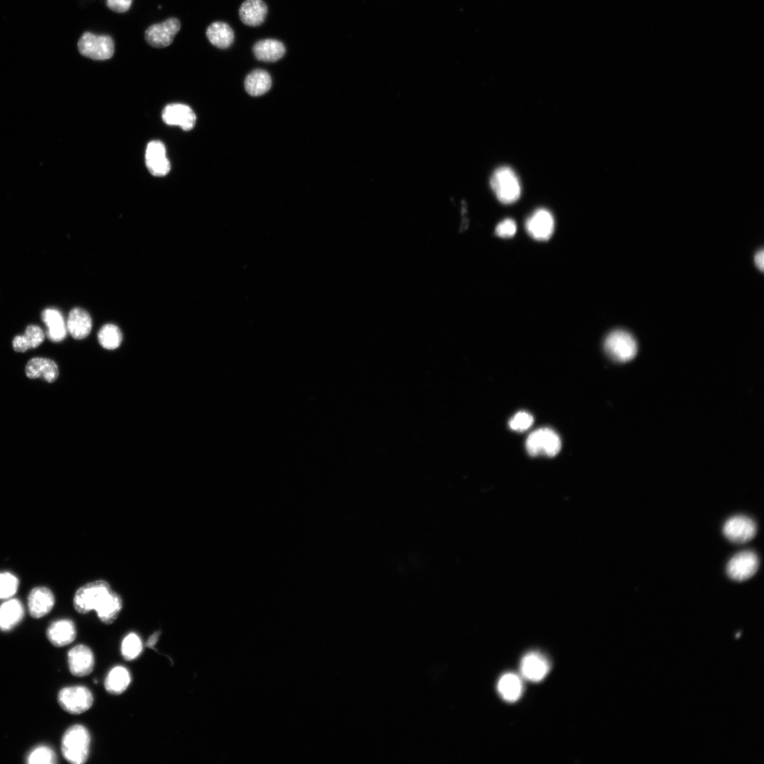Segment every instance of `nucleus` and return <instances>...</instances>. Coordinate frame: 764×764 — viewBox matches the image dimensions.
<instances>
[{
	"label": "nucleus",
	"mask_w": 764,
	"mask_h": 764,
	"mask_svg": "<svg viewBox=\"0 0 764 764\" xmlns=\"http://www.w3.org/2000/svg\"><path fill=\"white\" fill-rule=\"evenodd\" d=\"M74 607L81 614L93 610L101 622L109 625L119 615L122 601L107 581L97 580L83 585L76 591L74 597Z\"/></svg>",
	"instance_id": "1"
},
{
	"label": "nucleus",
	"mask_w": 764,
	"mask_h": 764,
	"mask_svg": "<svg viewBox=\"0 0 764 764\" xmlns=\"http://www.w3.org/2000/svg\"><path fill=\"white\" fill-rule=\"evenodd\" d=\"M91 735L81 724L69 727L61 741V751L64 759L71 764H83L90 754Z\"/></svg>",
	"instance_id": "2"
},
{
	"label": "nucleus",
	"mask_w": 764,
	"mask_h": 764,
	"mask_svg": "<svg viewBox=\"0 0 764 764\" xmlns=\"http://www.w3.org/2000/svg\"><path fill=\"white\" fill-rule=\"evenodd\" d=\"M490 187L502 203L511 204L521 195V184L515 172L508 166L497 168L492 173Z\"/></svg>",
	"instance_id": "3"
},
{
	"label": "nucleus",
	"mask_w": 764,
	"mask_h": 764,
	"mask_svg": "<svg viewBox=\"0 0 764 764\" xmlns=\"http://www.w3.org/2000/svg\"><path fill=\"white\" fill-rule=\"evenodd\" d=\"M604 349L613 360L625 362L631 360L637 352V344L634 337L624 330H615L606 337Z\"/></svg>",
	"instance_id": "4"
},
{
	"label": "nucleus",
	"mask_w": 764,
	"mask_h": 764,
	"mask_svg": "<svg viewBox=\"0 0 764 764\" xmlns=\"http://www.w3.org/2000/svg\"><path fill=\"white\" fill-rule=\"evenodd\" d=\"M57 701L65 712L71 714H79L92 707L93 696L91 691L85 686H68L59 691Z\"/></svg>",
	"instance_id": "5"
},
{
	"label": "nucleus",
	"mask_w": 764,
	"mask_h": 764,
	"mask_svg": "<svg viewBox=\"0 0 764 764\" xmlns=\"http://www.w3.org/2000/svg\"><path fill=\"white\" fill-rule=\"evenodd\" d=\"M527 452L531 456L553 457L561 448L558 434L550 428H540L531 432L526 441Z\"/></svg>",
	"instance_id": "6"
},
{
	"label": "nucleus",
	"mask_w": 764,
	"mask_h": 764,
	"mask_svg": "<svg viewBox=\"0 0 764 764\" xmlns=\"http://www.w3.org/2000/svg\"><path fill=\"white\" fill-rule=\"evenodd\" d=\"M79 52L94 60H105L114 54V41L109 35L85 32L78 42Z\"/></svg>",
	"instance_id": "7"
},
{
	"label": "nucleus",
	"mask_w": 764,
	"mask_h": 764,
	"mask_svg": "<svg viewBox=\"0 0 764 764\" xmlns=\"http://www.w3.org/2000/svg\"><path fill=\"white\" fill-rule=\"evenodd\" d=\"M758 565L756 554L751 550H744L730 559L727 565V573L731 579L741 581L753 576Z\"/></svg>",
	"instance_id": "8"
},
{
	"label": "nucleus",
	"mask_w": 764,
	"mask_h": 764,
	"mask_svg": "<svg viewBox=\"0 0 764 764\" xmlns=\"http://www.w3.org/2000/svg\"><path fill=\"white\" fill-rule=\"evenodd\" d=\"M180 29V22L176 18L153 24L145 30V40L151 47L163 48L170 45Z\"/></svg>",
	"instance_id": "9"
},
{
	"label": "nucleus",
	"mask_w": 764,
	"mask_h": 764,
	"mask_svg": "<svg viewBox=\"0 0 764 764\" xmlns=\"http://www.w3.org/2000/svg\"><path fill=\"white\" fill-rule=\"evenodd\" d=\"M723 533L725 537L735 543H743L751 540L756 533V525L753 519L743 516H734L724 523Z\"/></svg>",
	"instance_id": "10"
},
{
	"label": "nucleus",
	"mask_w": 764,
	"mask_h": 764,
	"mask_svg": "<svg viewBox=\"0 0 764 764\" xmlns=\"http://www.w3.org/2000/svg\"><path fill=\"white\" fill-rule=\"evenodd\" d=\"M526 228L528 234L534 239L548 240L554 231L553 216L545 209H538L527 219Z\"/></svg>",
	"instance_id": "11"
},
{
	"label": "nucleus",
	"mask_w": 764,
	"mask_h": 764,
	"mask_svg": "<svg viewBox=\"0 0 764 764\" xmlns=\"http://www.w3.org/2000/svg\"><path fill=\"white\" fill-rule=\"evenodd\" d=\"M67 660L71 673L77 677L88 676L94 668V655L85 644L72 647L67 654Z\"/></svg>",
	"instance_id": "12"
},
{
	"label": "nucleus",
	"mask_w": 764,
	"mask_h": 764,
	"mask_svg": "<svg viewBox=\"0 0 764 764\" xmlns=\"http://www.w3.org/2000/svg\"><path fill=\"white\" fill-rule=\"evenodd\" d=\"M145 161L148 170L153 175L163 176L170 171V164L166 156V148L160 141H152L148 144Z\"/></svg>",
	"instance_id": "13"
},
{
	"label": "nucleus",
	"mask_w": 764,
	"mask_h": 764,
	"mask_svg": "<svg viewBox=\"0 0 764 764\" xmlns=\"http://www.w3.org/2000/svg\"><path fill=\"white\" fill-rule=\"evenodd\" d=\"M54 601V596L48 588H33L28 596V608L30 616L37 619L46 615L52 609Z\"/></svg>",
	"instance_id": "14"
},
{
	"label": "nucleus",
	"mask_w": 764,
	"mask_h": 764,
	"mask_svg": "<svg viewBox=\"0 0 764 764\" xmlns=\"http://www.w3.org/2000/svg\"><path fill=\"white\" fill-rule=\"evenodd\" d=\"M163 120L169 125L178 126L184 130H190L196 122V115L187 105L169 104L162 112Z\"/></svg>",
	"instance_id": "15"
},
{
	"label": "nucleus",
	"mask_w": 764,
	"mask_h": 764,
	"mask_svg": "<svg viewBox=\"0 0 764 764\" xmlns=\"http://www.w3.org/2000/svg\"><path fill=\"white\" fill-rule=\"evenodd\" d=\"M46 635L54 647H62L72 643L76 637L74 623L69 619H60L52 622L47 627Z\"/></svg>",
	"instance_id": "16"
},
{
	"label": "nucleus",
	"mask_w": 764,
	"mask_h": 764,
	"mask_svg": "<svg viewBox=\"0 0 764 764\" xmlns=\"http://www.w3.org/2000/svg\"><path fill=\"white\" fill-rule=\"evenodd\" d=\"M550 666L548 660L538 652H530L521 660V671L524 678L533 682L543 680L548 674Z\"/></svg>",
	"instance_id": "17"
},
{
	"label": "nucleus",
	"mask_w": 764,
	"mask_h": 764,
	"mask_svg": "<svg viewBox=\"0 0 764 764\" xmlns=\"http://www.w3.org/2000/svg\"><path fill=\"white\" fill-rule=\"evenodd\" d=\"M25 374L30 378H42L49 383H52L57 378L59 371L57 365L52 359L35 357L27 363Z\"/></svg>",
	"instance_id": "18"
},
{
	"label": "nucleus",
	"mask_w": 764,
	"mask_h": 764,
	"mask_svg": "<svg viewBox=\"0 0 764 764\" xmlns=\"http://www.w3.org/2000/svg\"><path fill=\"white\" fill-rule=\"evenodd\" d=\"M24 616V608L21 602L15 598H8L0 605V630L8 632L19 624Z\"/></svg>",
	"instance_id": "19"
},
{
	"label": "nucleus",
	"mask_w": 764,
	"mask_h": 764,
	"mask_svg": "<svg viewBox=\"0 0 764 764\" xmlns=\"http://www.w3.org/2000/svg\"><path fill=\"white\" fill-rule=\"evenodd\" d=\"M66 328L72 337L81 340L91 332L92 320L88 313L81 308H73L68 316Z\"/></svg>",
	"instance_id": "20"
},
{
	"label": "nucleus",
	"mask_w": 764,
	"mask_h": 764,
	"mask_svg": "<svg viewBox=\"0 0 764 764\" xmlns=\"http://www.w3.org/2000/svg\"><path fill=\"white\" fill-rule=\"evenodd\" d=\"M267 7L262 0H245L239 8L241 21L250 26L262 24L266 17Z\"/></svg>",
	"instance_id": "21"
},
{
	"label": "nucleus",
	"mask_w": 764,
	"mask_h": 764,
	"mask_svg": "<svg viewBox=\"0 0 764 764\" xmlns=\"http://www.w3.org/2000/svg\"><path fill=\"white\" fill-rule=\"evenodd\" d=\"M255 57L260 61L274 62L285 54L284 44L275 39H264L257 42L253 48Z\"/></svg>",
	"instance_id": "22"
},
{
	"label": "nucleus",
	"mask_w": 764,
	"mask_h": 764,
	"mask_svg": "<svg viewBox=\"0 0 764 764\" xmlns=\"http://www.w3.org/2000/svg\"><path fill=\"white\" fill-rule=\"evenodd\" d=\"M42 319L47 327V337L53 342L63 340L67 332L62 313L54 308H47L42 313Z\"/></svg>",
	"instance_id": "23"
},
{
	"label": "nucleus",
	"mask_w": 764,
	"mask_h": 764,
	"mask_svg": "<svg viewBox=\"0 0 764 764\" xmlns=\"http://www.w3.org/2000/svg\"><path fill=\"white\" fill-rule=\"evenodd\" d=\"M131 681V674L128 669L122 666H116L107 674L104 686L110 694L120 695L127 689Z\"/></svg>",
	"instance_id": "24"
},
{
	"label": "nucleus",
	"mask_w": 764,
	"mask_h": 764,
	"mask_svg": "<svg viewBox=\"0 0 764 764\" xmlns=\"http://www.w3.org/2000/svg\"><path fill=\"white\" fill-rule=\"evenodd\" d=\"M206 35L213 45L221 49L231 46L234 39L232 28L227 23L221 21L212 23L207 28Z\"/></svg>",
	"instance_id": "25"
},
{
	"label": "nucleus",
	"mask_w": 764,
	"mask_h": 764,
	"mask_svg": "<svg viewBox=\"0 0 764 764\" xmlns=\"http://www.w3.org/2000/svg\"><path fill=\"white\" fill-rule=\"evenodd\" d=\"M244 85L248 94L253 96H259L270 90L272 86V79L266 71L257 69L246 76Z\"/></svg>",
	"instance_id": "26"
},
{
	"label": "nucleus",
	"mask_w": 764,
	"mask_h": 764,
	"mask_svg": "<svg viewBox=\"0 0 764 764\" xmlns=\"http://www.w3.org/2000/svg\"><path fill=\"white\" fill-rule=\"evenodd\" d=\"M45 339L43 330L37 325H28L23 335H17L13 340L15 351L23 352L29 349L38 347Z\"/></svg>",
	"instance_id": "27"
},
{
	"label": "nucleus",
	"mask_w": 764,
	"mask_h": 764,
	"mask_svg": "<svg viewBox=\"0 0 764 764\" xmlns=\"http://www.w3.org/2000/svg\"><path fill=\"white\" fill-rule=\"evenodd\" d=\"M501 696L507 702H515L522 693V683L520 678L511 673L503 675L497 685Z\"/></svg>",
	"instance_id": "28"
},
{
	"label": "nucleus",
	"mask_w": 764,
	"mask_h": 764,
	"mask_svg": "<svg viewBox=\"0 0 764 764\" xmlns=\"http://www.w3.org/2000/svg\"><path fill=\"white\" fill-rule=\"evenodd\" d=\"M98 338L103 347L107 349H115L121 344L122 335L117 326L106 324L100 328Z\"/></svg>",
	"instance_id": "29"
},
{
	"label": "nucleus",
	"mask_w": 764,
	"mask_h": 764,
	"mask_svg": "<svg viewBox=\"0 0 764 764\" xmlns=\"http://www.w3.org/2000/svg\"><path fill=\"white\" fill-rule=\"evenodd\" d=\"M142 650V641L137 633L130 632L125 637L121 644V654L125 660H134L139 656Z\"/></svg>",
	"instance_id": "30"
},
{
	"label": "nucleus",
	"mask_w": 764,
	"mask_h": 764,
	"mask_svg": "<svg viewBox=\"0 0 764 764\" xmlns=\"http://www.w3.org/2000/svg\"><path fill=\"white\" fill-rule=\"evenodd\" d=\"M57 761L54 751L47 746H38L28 755L26 763L29 764H54Z\"/></svg>",
	"instance_id": "31"
},
{
	"label": "nucleus",
	"mask_w": 764,
	"mask_h": 764,
	"mask_svg": "<svg viewBox=\"0 0 764 764\" xmlns=\"http://www.w3.org/2000/svg\"><path fill=\"white\" fill-rule=\"evenodd\" d=\"M19 581L10 572H0V599H8L17 591Z\"/></svg>",
	"instance_id": "32"
},
{
	"label": "nucleus",
	"mask_w": 764,
	"mask_h": 764,
	"mask_svg": "<svg viewBox=\"0 0 764 764\" xmlns=\"http://www.w3.org/2000/svg\"><path fill=\"white\" fill-rule=\"evenodd\" d=\"M533 422V416L527 412L520 411L515 414L509 422V427L517 432L529 429Z\"/></svg>",
	"instance_id": "33"
},
{
	"label": "nucleus",
	"mask_w": 764,
	"mask_h": 764,
	"mask_svg": "<svg viewBox=\"0 0 764 764\" xmlns=\"http://www.w3.org/2000/svg\"><path fill=\"white\" fill-rule=\"evenodd\" d=\"M516 231V224L511 219H506L498 224L495 228V233L501 238L512 237Z\"/></svg>",
	"instance_id": "34"
},
{
	"label": "nucleus",
	"mask_w": 764,
	"mask_h": 764,
	"mask_svg": "<svg viewBox=\"0 0 764 764\" xmlns=\"http://www.w3.org/2000/svg\"><path fill=\"white\" fill-rule=\"evenodd\" d=\"M132 0H107V6L117 13L126 12L131 6Z\"/></svg>",
	"instance_id": "35"
},
{
	"label": "nucleus",
	"mask_w": 764,
	"mask_h": 764,
	"mask_svg": "<svg viewBox=\"0 0 764 764\" xmlns=\"http://www.w3.org/2000/svg\"><path fill=\"white\" fill-rule=\"evenodd\" d=\"M160 635H161V632L160 631H156V632H154L149 637V639H148V640H147V642L146 643V647H148V648L154 649L156 650L155 649V645L158 642Z\"/></svg>",
	"instance_id": "36"
},
{
	"label": "nucleus",
	"mask_w": 764,
	"mask_h": 764,
	"mask_svg": "<svg viewBox=\"0 0 764 764\" xmlns=\"http://www.w3.org/2000/svg\"><path fill=\"white\" fill-rule=\"evenodd\" d=\"M763 262H764V253L763 250H758L754 256V263L756 266L760 270H763Z\"/></svg>",
	"instance_id": "37"
}]
</instances>
